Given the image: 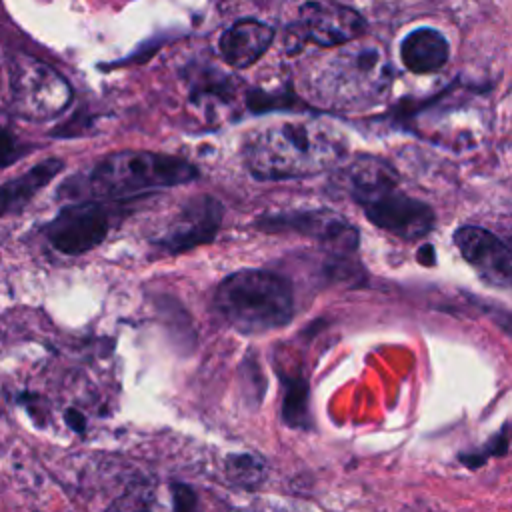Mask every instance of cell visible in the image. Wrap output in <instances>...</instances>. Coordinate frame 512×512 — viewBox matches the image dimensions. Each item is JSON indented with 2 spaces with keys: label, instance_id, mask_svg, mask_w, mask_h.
<instances>
[{
  "label": "cell",
  "instance_id": "11",
  "mask_svg": "<svg viewBox=\"0 0 512 512\" xmlns=\"http://www.w3.org/2000/svg\"><path fill=\"white\" fill-rule=\"evenodd\" d=\"M364 18L348 6L332 2H306L300 8V42L340 46L364 32Z\"/></svg>",
  "mask_w": 512,
  "mask_h": 512
},
{
  "label": "cell",
  "instance_id": "7",
  "mask_svg": "<svg viewBox=\"0 0 512 512\" xmlns=\"http://www.w3.org/2000/svg\"><path fill=\"white\" fill-rule=\"evenodd\" d=\"M110 230L108 210L94 200L62 208L46 226L52 248L66 256H78L96 248Z\"/></svg>",
  "mask_w": 512,
  "mask_h": 512
},
{
  "label": "cell",
  "instance_id": "6",
  "mask_svg": "<svg viewBox=\"0 0 512 512\" xmlns=\"http://www.w3.org/2000/svg\"><path fill=\"white\" fill-rule=\"evenodd\" d=\"M10 86L14 110L34 122L56 118L72 100V90L64 76L32 56H18L12 62Z\"/></svg>",
  "mask_w": 512,
  "mask_h": 512
},
{
  "label": "cell",
  "instance_id": "14",
  "mask_svg": "<svg viewBox=\"0 0 512 512\" xmlns=\"http://www.w3.org/2000/svg\"><path fill=\"white\" fill-rule=\"evenodd\" d=\"M64 168L60 158H46L24 174L0 184V218L20 212Z\"/></svg>",
  "mask_w": 512,
  "mask_h": 512
},
{
  "label": "cell",
  "instance_id": "17",
  "mask_svg": "<svg viewBox=\"0 0 512 512\" xmlns=\"http://www.w3.org/2000/svg\"><path fill=\"white\" fill-rule=\"evenodd\" d=\"M30 152V146L22 144L12 132L0 128V168L16 162Z\"/></svg>",
  "mask_w": 512,
  "mask_h": 512
},
{
  "label": "cell",
  "instance_id": "13",
  "mask_svg": "<svg viewBox=\"0 0 512 512\" xmlns=\"http://www.w3.org/2000/svg\"><path fill=\"white\" fill-rule=\"evenodd\" d=\"M448 40L436 28H416L400 44L402 64L414 74H430L448 62Z\"/></svg>",
  "mask_w": 512,
  "mask_h": 512
},
{
  "label": "cell",
  "instance_id": "8",
  "mask_svg": "<svg viewBox=\"0 0 512 512\" xmlns=\"http://www.w3.org/2000/svg\"><path fill=\"white\" fill-rule=\"evenodd\" d=\"M256 226L266 232H298L336 252H354L358 246V230L346 218L326 208L270 214L258 220Z\"/></svg>",
  "mask_w": 512,
  "mask_h": 512
},
{
  "label": "cell",
  "instance_id": "10",
  "mask_svg": "<svg viewBox=\"0 0 512 512\" xmlns=\"http://www.w3.org/2000/svg\"><path fill=\"white\" fill-rule=\"evenodd\" d=\"M454 244L484 282L496 288L510 286L512 252L498 236L480 226H460L454 232Z\"/></svg>",
  "mask_w": 512,
  "mask_h": 512
},
{
  "label": "cell",
  "instance_id": "2",
  "mask_svg": "<svg viewBox=\"0 0 512 512\" xmlns=\"http://www.w3.org/2000/svg\"><path fill=\"white\" fill-rule=\"evenodd\" d=\"M346 178L364 216L388 234L418 240L434 228V210L398 188V176L388 162L362 156L346 168Z\"/></svg>",
  "mask_w": 512,
  "mask_h": 512
},
{
  "label": "cell",
  "instance_id": "1",
  "mask_svg": "<svg viewBox=\"0 0 512 512\" xmlns=\"http://www.w3.org/2000/svg\"><path fill=\"white\" fill-rule=\"evenodd\" d=\"M342 156V136L314 120L266 126L244 144L246 168L260 180L314 176L336 166Z\"/></svg>",
  "mask_w": 512,
  "mask_h": 512
},
{
  "label": "cell",
  "instance_id": "5",
  "mask_svg": "<svg viewBox=\"0 0 512 512\" xmlns=\"http://www.w3.org/2000/svg\"><path fill=\"white\" fill-rule=\"evenodd\" d=\"M390 80L386 54L374 44H358L324 62L314 80V94L332 108H364L388 92Z\"/></svg>",
  "mask_w": 512,
  "mask_h": 512
},
{
  "label": "cell",
  "instance_id": "19",
  "mask_svg": "<svg viewBox=\"0 0 512 512\" xmlns=\"http://www.w3.org/2000/svg\"><path fill=\"white\" fill-rule=\"evenodd\" d=\"M66 422H68V426H72L74 430H84V418H82V414H78L76 410H68L66 412Z\"/></svg>",
  "mask_w": 512,
  "mask_h": 512
},
{
  "label": "cell",
  "instance_id": "12",
  "mask_svg": "<svg viewBox=\"0 0 512 512\" xmlns=\"http://www.w3.org/2000/svg\"><path fill=\"white\" fill-rule=\"evenodd\" d=\"M274 40V28L256 18L236 20L218 40L224 62L232 68H248L260 60Z\"/></svg>",
  "mask_w": 512,
  "mask_h": 512
},
{
  "label": "cell",
  "instance_id": "18",
  "mask_svg": "<svg viewBox=\"0 0 512 512\" xmlns=\"http://www.w3.org/2000/svg\"><path fill=\"white\" fill-rule=\"evenodd\" d=\"M172 492H174V506L178 510H186V508H192L196 504V496L188 486L176 484V486H172Z\"/></svg>",
  "mask_w": 512,
  "mask_h": 512
},
{
  "label": "cell",
  "instance_id": "16",
  "mask_svg": "<svg viewBox=\"0 0 512 512\" xmlns=\"http://www.w3.org/2000/svg\"><path fill=\"white\" fill-rule=\"evenodd\" d=\"M284 418L290 426L304 428L308 418V394L304 382H294L288 386V394L284 400Z\"/></svg>",
  "mask_w": 512,
  "mask_h": 512
},
{
  "label": "cell",
  "instance_id": "3",
  "mask_svg": "<svg viewBox=\"0 0 512 512\" xmlns=\"http://www.w3.org/2000/svg\"><path fill=\"white\" fill-rule=\"evenodd\" d=\"M214 308L240 334H264L286 326L294 314L288 280L268 270H238L214 292Z\"/></svg>",
  "mask_w": 512,
  "mask_h": 512
},
{
  "label": "cell",
  "instance_id": "9",
  "mask_svg": "<svg viewBox=\"0 0 512 512\" xmlns=\"http://www.w3.org/2000/svg\"><path fill=\"white\" fill-rule=\"evenodd\" d=\"M222 222V204L212 196L190 200L154 240L166 254H182L210 242Z\"/></svg>",
  "mask_w": 512,
  "mask_h": 512
},
{
  "label": "cell",
  "instance_id": "15",
  "mask_svg": "<svg viewBox=\"0 0 512 512\" xmlns=\"http://www.w3.org/2000/svg\"><path fill=\"white\" fill-rule=\"evenodd\" d=\"M264 472V460L254 454H234L226 460V476L242 488H254L256 484H260Z\"/></svg>",
  "mask_w": 512,
  "mask_h": 512
},
{
  "label": "cell",
  "instance_id": "4",
  "mask_svg": "<svg viewBox=\"0 0 512 512\" xmlns=\"http://www.w3.org/2000/svg\"><path fill=\"white\" fill-rule=\"evenodd\" d=\"M198 176L194 164L184 158L122 150L102 158L86 178V190L96 200H126L144 192L182 186Z\"/></svg>",
  "mask_w": 512,
  "mask_h": 512
}]
</instances>
